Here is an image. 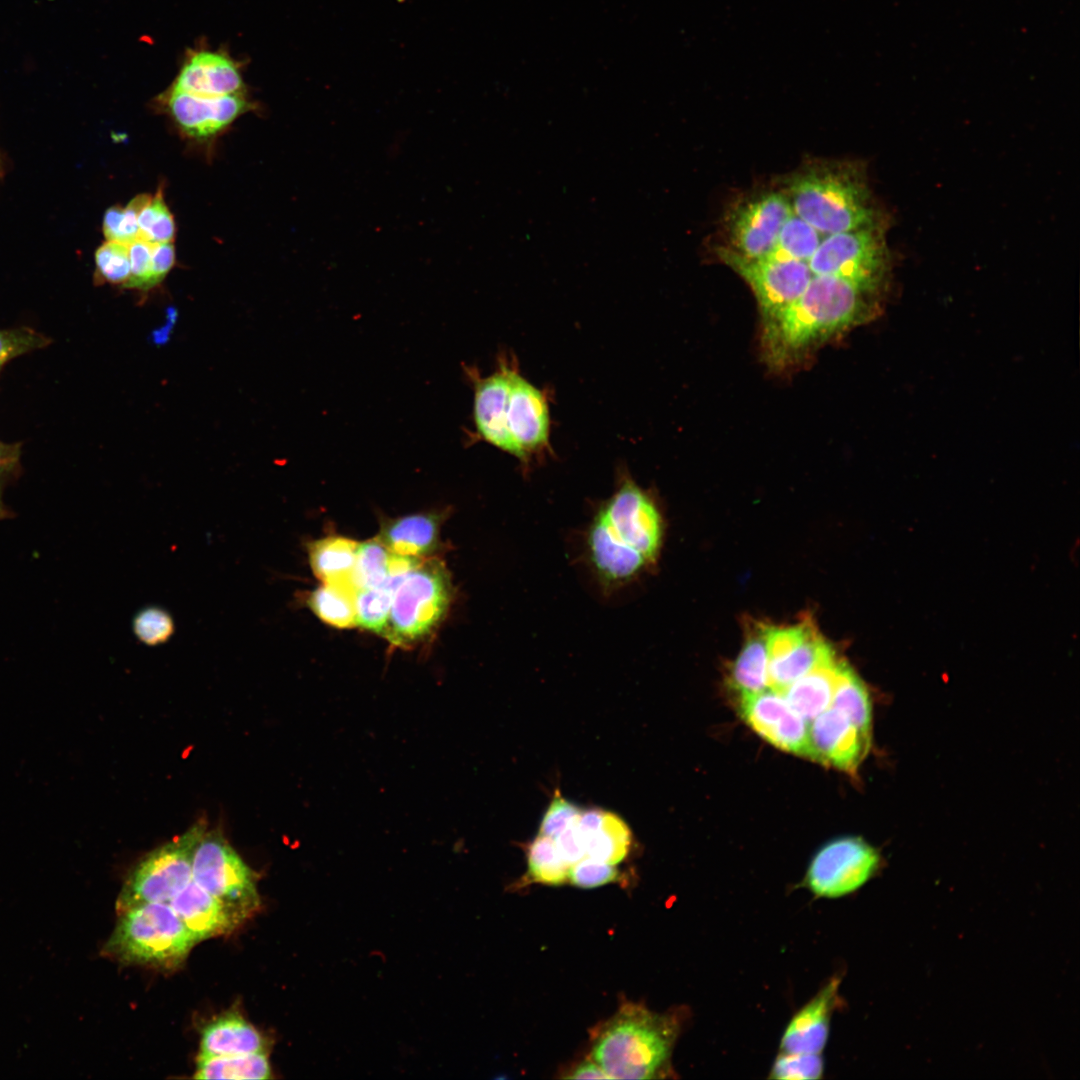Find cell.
Here are the masks:
<instances>
[{"mask_svg": "<svg viewBox=\"0 0 1080 1080\" xmlns=\"http://www.w3.org/2000/svg\"><path fill=\"white\" fill-rule=\"evenodd\" d=\"M880 291L831 275H813L788 307L762 322L761 352L775 371L793 368L824 344L871 321Z\"/></svg>", "mask_w": 1080, "mask_h": 1080, "instance_id": "cell-1", "label": "cell"}, {"mask_svg": "<svg viewBox=\"0 0 1080 1080\" xmlns=\"http://www.w3.org/2000/svg\"><path fill=\"white\" fill-rule=\"evenodd\" d=\"M662 538L656 503L624 477L601 504L586 534L587 557L601 587L612 591L647 572L656 563Z\"/></svg>", "mask_w": 1080, "mask_h": 1080, "instance_id": "cell-2", "label": "cell"}, {"mask_svg": "<svg viewBox=\"0 0 1080 1080\" xmlns=\"http://www.w3.org/2000/svg\"><path fill=\"white\" fill-rule=\"evenodd\" d=\"M794 214L825 235L878 222L864 168L855 161L810 159L787 181Z\"/></svg>", "mask_w": 1080, "mask_h": 1080, "instance_id": "cell-3", "label": "cell"}, {"mask_svg": "<svg viewBox=\"0 0 1080 1080\" xmlns=\"http://www.w3.org/2000/svg\"><path fill=\"white\" fill-rule=\"evenodd\" d=\"M680 1032L678 1015L624 1002L594 1033L591 1058L610 1079L664 1076Z\"/></svg>", "mask_w": 1080, "mask_h": 1080, "instance_id": "cell-4", "label": "cell"}, {"mask_svg": "<svg viewBox=\"0 0 1080 1080\" xmlns=\"http://www.w3.org/2000/svg\"><path fill=\"white\" fill-rule=\"evenodd\" d=\"M195 939L169 903H147L119 914L103 953L125 964L175 968Z\"/></svg>", "mask_w": 1080, "mask_h": 1080, "instance_id": "cell-5", "label": "cell"}, {"mask_svg": "<svg viewBox=\"0 0 1080 1080\" xmlns=\"http://www.w3.org/2000/svg\"><path fill=\"white\" fill-rule=\"evenodd\" d=\"M452 594L444 563L431 557L420 560L396 586L382 636L399 647L424 640L446 616Z\"/></svg>", "mask_w": 1080, "mask_h": 1080, "instance_id": "cell-6", "label": "cell"}, {"mask_svg": "<svg viewBox=\"0 0 1080 1080\" xmlns=\"http://www.w3.org/2000/svg\"><path fill=\"white\" fill-rule=\"evenodd\" d=\"M192 880L215 897L239 925L261 901L254 872L220 832L205 831L193 849Z\"/></svg>", "mask_w": 1080, "mask_h": 1080, "instance_id": "cell-7", "label": "cell"}, {"mask_svg": "<svg viewBox=\"0 0 1080 1080\" xmlns=\"http://www.w3.org/2000/svg\"><path fill=\"white\" fill-rule=\"evenodd\" d=\"M207 830L202 819L147 854L131 871L116 902L118 914L147 903H169L191 880L195 845Z\"/></svg>", "mask_w": 1080, "mask_h": 1080, "instance_id": "cell-8", "label": "cell"}, {"mask_svg": "<svg viewBox=\"0 0 1080 1080\" xmlns=\"http://www.w3.org/2000/svg\"><path fill=\"white\" fill-rule=\"evenodd\" d=\"M813 275H831L881 291L888 252L880 223L830 234L808 261Z\"/></svg>", "mask_w": 1080, "mask_h": 1080, "instance_id": "cell-9", "label": "cell"}, {"mask_svg": "<svg viewBox=\"0 0 1080 1080\" xmlns=\"http://www.w3.org/2000/svg\"><path fill=\"white\" fill-rule=\"evenodd\" d=\"M716 254L751 288L762 322L771 319L793 303L805 291L813 277L808 262L804 261L771 257L750 259L723 245L717 248Z\"/></svg>", "mask_w": 1080, "mask_h": 1080, "instance_id": "cell-10", "label": "cell"}, {"mask_svg": "<svg viewBox=\"0 0 1080 1080\" xmlns=\"http://www.w3.org/2000/svg\"><path fill=\"white\" fill-rule=\"evenodd\" d=\"M792 212L785 192L769 190L742 198L725 214L723 246L746 258L767 257Z\"/></svg>", "mask_w": 1080, "mask_h": 1080, "instance_id": "cell-11", "label": "cell"}, {"mask_svg": "<svg viewBox=\"0 0 1080 1080\" xmlns=\"http://www.w3.org/2000/svg\"><path fill=\"white\" fill-rule=\"evenodd\" d=\"M879 863L877 850L862 838H837L816 852L804 883L817 897H843L862 887L876 872Z\"/></svg>", "mask_w": 1080, "mask_h": 1080, "instance_id": "cell-12", "label": "cell"}, {"mask_svg": "<svg viewBox=\"0 0 1080 1080\" xmlns=\"http://www.w3.org/2000/svg\"><path fill=\"white\" fill-rule=\"evenodd\" d=\"M767 647L769 687L780 693L834 655L809 620L792 626L767 625Z\"/></svg>", "mask_w": 1080, "mask_h": 1080, "instance_id": "cell-13", "label": "cell"}, {"mask_svg": "<svg viewBox=\"0 0 1080 1080\" xmlns=\"http://www.w3.org/2000/svg\"><path fill=\"white\" fill-rule=\"evenodd\" d=\"M506 426L522 465H529L534 456L550 452V416L546 392L534 386L516 366L511 374L507 404Z\"/></svg>", "mask_w": 1080, "mask_h": 1080, "instance_id": "cell-14", "label": "cell"}, {"mask_svg": "<svg viewBox=\"0 0 1080 1080\" xmlns=\"http://www.w3.org/2000/svg\"><path fill=\"white\" fill-rule=\"evenodd\" d=\"M742 719L773 746L812 760L809 722L786 701L782 693L768 688L738 696Z\"/></svg>", "mask_w": 1080, "mask_h": 1080, "instance_id": "cell-15", "label": "cell"}, {"mask_svg": "<svg viewBox=\"0 0 1080 1080\" xmlns=\"http://www.w3.org/2000/svg\"><path fill=\"white\" fill-rule=\"evenodd\" d=\"M162 103L177 127L195 139L218 134L252 107L243 93L211 97L171 87L162 96Z\"/></svg>", "mask_w": 1080, "mask_h": 1080, "instance_id": "cell-16", "label": "cell"}, {"mask_svg": "<svg viewBox=\"0 0 1080 1080\" xmlns=\"http://www.w3.org/2000/svg\"><path fill=\"white\" fill-rule=\"evenodd\" d=\"M809 741L812 760L848 773L857 770L871 746V736L832 705L809 722Z\"/></svg>", "mask_w": 1080, "mask_h": 1080, "instance_id": "cell-17", "label": "cell"}, {"mask_svg": "<svg viewBox=\"0 0 1080 1080\" xmlns=\"http://www.w3.org/2000/svg\"><path fill=\"white\" fill-rule=\"evenodd\" d=\"M516 366L515 359L503 355L498 359V368L487 377L467 369L474 387L473 416L479 438L514 457L516 450L506 426L505 408Z\"/></svg>", "mask_w": 1080, "mask_h": 1080, "instance_id": "cell-18", "label": "cell"}, {"mask_svg": "<svg viewBox=\"0 0 1080 1080\" xmlns=\"http://www.w3.org/2000/svg\"><path fill=\"white\" fill-rule=\"evenodd\" d=\"M171 88L218 97L243 93L244 83L238 63L229 55L202 49L187 55Z\"/></svg>", "mask_w": 1080, "mask_h": 1080, "instance_id": "cell-19", "label": "cell"}, {"mask_svg": "<svg viewBox=\"0 0 1080 1080\" xmlns=\"http://www.w3.org/2000/svg\"><path fill=\"white\" fill-rule=\"evenodd\" d=\"M840 980L831 978L790 1020L780 1042L781 1052L821 1053L829 1035Z\"/></svg>", "mask_w": 1080, "mask_h": 1080, "instance_id": "cell-20", "label": "cell"}, {"mask_svg": "<svg viewBox=\"0 0 1080 1080\" xmlns=\"http://www.w3.org/2000/svg\"><path fill=\"white\" fill-rule=\"evenodd\" d=\"M169 904L196 943L227 934L239 926L221 902L193 880Z\"/></svg>", "mask_w": 1080, "mask_h": 1080, "instance_id": "cell-21", "label": "cell"}, {"mask_svg": "<svg viewBox=\"0 0 1080 1080\" xmlns=\"http://www.w3.org/2000/svg\"><path fill=\"white\" fill-rule=\"evenodd\" d=\"M441 522L439 513L409 514L385 521L377 538L394 554L426 559L439 546Z\"/></svg>", "mask_w": 1080, "mask_h": 1080, "instance_id": "cell-22", "label": "cell"}, {"mask_svg": "<svg viewBox=\"0 0 1080 1080\" xmlns=\"http://www.w3.org/2000/svg\"><path fill=\"white\" fill-rule=\"evenodd\" d=\"M266 1049L267 1041L263 1035L241 1015L233 1012L215 1018L201 1033V1055H245L266 1052Z\"/></svg>", "mask_w": 1080, "mask_h": 1080, "instance_id": "cell-23", "label": "cell"}, {"mask_svg": "<svg viewBox=\"0 0 1080 1080\" xmlns=\"http://www.w3.org/2000/svg\"><path fill=\"white\" fill-rule=\"evenodd\" d=\"M360 542L344 536H326L306 546L313 574L323 584L356 591L353 573Z\"/></svg>", "mask_w": 1080, "mask_h": 1080, "instance_id": "cell-24", "label": "cell"}, {"mask_svg": "<svg viewBox=\"0 0 1080 1080\" xmlns=\"http://www.w3.org/2000/svg\"><path fill=\"white\" fill-rule=\"evenodd\" d=\"M840 661L834 654L782 692L791 708L807 722L831 706Z\"/></svg>", "mask_w": 1080, "mask_h": 1080, "instance_id": "cell-25", "label": "cell"}, {"mask_svg": "<svg viewBox=\"0 0 1080 1080\" xmlns=\"http://www.w3.org/2000/svg\"><path fill=\"white\" fill-rule=\"evenodd\" d=\"M767 625L753 626L732 665L729 684L737 696L762 692L769 687Z\"/></svg>", "mask_w": 1080, "mask_h": 1080, "instance_id": "cell-26", "label": "cell"}, {"mask_svg": "<svg viewBox=\"0 0 1080 1080\" xmlns=\"http://www.w3.org/2000/svg\"><path fill=\"white\" fill-rule=\"evenodd\" d=\"M580 833L586 857L613 865L627 856L632 843L627 824L616 814L605 810H601L590 829Z\"/></svg>", "mask_w": 1080, "mask_h": 1080, "instance_id": "cell-27", "label": "cell"}, {"mask_svg": "<svg viewBox=\"0 0 1080 1080\" xmlns=\"http://www.w3.org/2000/svg\"><path fill=\"white\" fill-rule=\"evenodd\" d=\"M195 1079L263 1080L272 1077L266 1052L209 1056L199 1054Z\"/></svg>", "mask_w": 1080, "mask_h": 1080, "instance_id": "cell-28", "label": "cell"}, {"mask_svg": "<svg viewBox=\"0 0 1080 1080\" xmlns=\"http://www.w3.org/2000/svg\"><path fill=\"white\" fill-rule=\"evenodd\" d=\"M831 705L843 712L864 734L872 733V703L858 675L840 661Z\"/></svg>", "mask_w": 1080, "mask_h": 1080, "instance_id": "cell-29", "label": "cell"}, {"mask_svg": "<svg viewBox=\"0 0 1080 1080\" xmlns=\"http://www.w3.org/2000/svg\"><path fill=\"white\" fill-rule=\"evenodd\" d=\"M355 593L349 588L323 584L311 591L306 605L324 623L339 629L356 624Z\"/></svg>", "mask_w": 1080, "mask_h": 1080, "instance_id": "cell-30", "label": "cell"}, {"mask_svg": "<svg viewBox=\"0 0 1080 1080\" xmlns=\"http://www.w3.org/2000/svg\"><path fill=\"white\" fill-rule=\"evenodd\" d=\"M404 575L391 576L376 587L356 591L354 602L358 626L383 635L395 588Z\"/></svg>", "mask_w": 1080, "mask_h": 1080, "instance_id": "cell-31", "label": "cell"}, {"mask_svg": "<svg viewBox=\"0 0 1080 1080\" xmlns=\"http://www.w3.org/2000/svg\"><path fill=\"white\" fill-rule=\"evenodd\" d=\"M527 880L545 885L568 881L570 865L560 855L553 838L539 835L527 847Z\"/></svg>", "mask_w": 1080, "mask_h": 1080, "instance_id": "cell-32", "label": "cell"}, {"mask_svg": "<svg viewBox=\"0 0 1080 1080\" xmlns=\"http://www.w3.org/2000/svg\"><path fill=\"white\" fill-rule=\"evenodd\" d=\"M822 235L792 212L783 224L776 244L767 257L808 262L820 245Z\"/></svg>", "mask_w": 1080, "mask_h": 1080, "instance_id": "cell-33", "label": "cell"}, {"mask_svg": "<svg viewBox=\"0 0 1080 1080\" xmlns=\"http://www.w3.org/2000/svg\"><path fill=\"white\" fill-rule=\"evenodd\" d=\"M392 552L377 538L361 542L353 573L356 591L384 583L390 577Z\"/></svg>", "mask_w": 1080, "mask_h": 1080, "instance_id": "cell-34", "label": "cell"}, {"mask_svg": "<svg viewBox=\"0 0 1080 1080\" xmlns=\"http://www.w3.org/2000/svg\"><path fill=\"white\" fill-rule=\"evenodd\" d=\"M150 198V194H139L125 207L113 206L107 209L103 218L106 239L129 245L140 238L138 215Z\"/></svg>", "mask_w": 1080, "mask_h": 1080, "instance_id": "cell-35", "label": "cell"}, {"mask_svg": "<svg viewBox=\"0 0 1080 1080\" xmlns=\"http://www.w3.org/2000/svg\"><path fill=\"white\" fill-rule=\"evenodd\" d=\"M140 238L153 243L173 242L176 233L175 221L165 203L162 188L145 204L138 215Z\"/></svg>", "mask_w": 1080, "mask_h": 1080, "instance_id": "cell-36", "label": "cell"}, {"mask_svg": "<svg viewBox=\"0 0 1080 1080\" xmlns=\"http://www.w3.org/2000/svg\"><path fill=\"white\" fill-rule=\"evenodd\" d=\"M136 638L149 646L167 642L175 631L172 615L164 608L148 606L139 610L132 621Z\"/></svg>", "mask_w": 1080, "mask_h": 1080, "instance_id": "cell-37", "label": "cell"}, {"mask_svg": "<svg viewBox=\"0 0 1080 1080\" xmlns=\"http://www.w3.org/2000/svg\"><path fill=\"white\" fill-rule=\"evenodd\" d=\"M95 263L100 280L124 288L131 272L128 245L107 240L97 249Z\"/></svg>", "mask_w": 1080, "mask_h": 1080, "instance_id": "cell-38", "label": "cell"}, {"mask_svg": "<svg viewBox=\"0 0 1080 1080\" xmlns=\"http://www.w3.org/2000/svg\"><path fill=\"white\" fill-rule=\"evenodd\" d=\"M824 1062L820 1053L781 1052L772 1065L769 1078L808 1080L822 1077Z\"/></svg>", "mask_w": 1080, "mask_h": 1080, "instance_id": "cell-39", "label": "cell"}, {"mask_svg": "<svg viewBox=\"0 0 1080 1080\" xmlns=\"http://www.w3.org/2000/svg\"><path fill=\"white\" fill-rule=\"evenodd\" d=\"M618 878L619 872L615 865L589 857L572 864L568 874V881L579 888H595L615 882Z\"/></svg>", "mask_w": 1080, "mask_h": 1080, "instance_id": "cell-40", "label": "cell"}, {"mask_svg": "<svg viewBox=\"0 0 1080 1080\" xmlns=\"http://www.w3.org/2000/svg\"><path fill=\"white\" fill-rule=\"evenodd\" d=\"M131 264L130 277L124 288L146 294L153 289L151 283V258L153 243L138 238L128 245Z\"/></svg>", "mask_w": 1080, "mask_h": 1080, "instance_id": "cell-41", "label": "cell"}, {"mask_svg": "<svg viewBox=\"0 0 1080 1080\" xmlns=\"http://www.w3.org/2000/svg\"><path fill=\"white\" fill-rule=\"evenodd\" d=\"M581 811L574 803L556 791L543 815L538 834L554 839L578 819Z\"/></svg>", "mask_w": 1080, "mask_h": 1080, "instance_id": "cell-42", "label": "cell"}, {"mask_svg": "<svg viewBox=\"0 0 1080 1080\" xmlns=\"http://www.w3.org/2000/svg\"><path fill=\"white\" fill-rule=\"evenodd\" d=\"M47 339L27 328L0 330V368L11 358L40 348Z\"/></svg>", "mask_w": 1080, "mask_h": 1080, "instance_id": "cell-43", "label": "cell"}, {"mask_svg": "<svg viewBox=\"0 0 1080 1080\" xmlns=\"http://www.w3.org/2000/svg\"><path fill=\"white\" fill-rule=\"evenodd\" d=\"M577 820L554 838L560 855L570 866L586 857L584 842Z\"/></svg>", "mask_w": 1080, "mask_h": 1080, "instance_id": "cell-44", "label": "cell"}, {"mask_svg": "<svg viewBox=\"0 0 1080 1080\" xmlns=\"http://www.w3.org/2000/svg\"><path fill=\"white\" fill-rule=\"evenodd\" d=\"M175 264V248L172 242L153 244L151 258V283L153 289L161 284Z\"/></svg>", "mask_w": 1080, "mask_h": 1080, "instance_id": "cell-45", "label": "cell"}, {"mask_svg": "<svg viewBox=\"0 0 1080 1080\" xmlns=\"http://www.w3.org/2000/svg\"><path fill=\"white\" fill-rule=\"evenodd\" d=\"M563 1077L568 1079H610L591 1057L577 1064Z\"/></svg>", "mask_w": 1080, "mask_h": 1080, "instance_id": "cell-46", "label": "cell"}, {"mask_svg": "<svg viewBox=\"0 0 1080 1080\" xmlns=\"http://www.w3.org/2000/svg\"><path fill=\"white\" fill-rule=\"evenodd\" d=\"M4 464H5V462H4V454H3V450H2V448L0 446V473H1L2 469H3Z\"/></svg>", "mask_w": 1080, "mask_h": 1080, "instance_id": "cell-47", "label": "cell"}]
</instances>
